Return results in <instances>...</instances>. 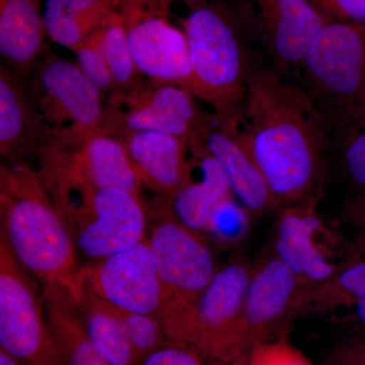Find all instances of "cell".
<instances>
[{"label":"cell","instance_id":"cell-25","mask_svg":"<svg viewBox=\"0 0 365 365\" xmlns=\"http://www.w3.org/2000/svg\"><path fill=\"white\" fill-rule=\"evenodd\" d=\"M365 297V256H355L336 275L302 292L294 318L354 307Z\"/></svg>","mask_w":365,"mask_h":365},{"label":"cell","instance_id":"cell-33","mask_svg":"<svg viewBox=\"0 0 365 365\" xmlns=\"http://www.w3.org/2000/svg\"><path fill=\"white\" fill-rule=\"evenodd\" d=\"M329 21L365 24V0H309Z\"/></svg>","mask_w":365,"mask_h":365},{"label":"cell","instance_id":"cell-23","mask_svg":"<svg viewBox=\"0 0 365 365\" xmlns=\"http://www.w3.org/2000/svg\"><path fill=\"white\" fill-rule=\"evenodd\" d=\"M41 294L64 365H114L91 344L78 309L66 292L43 287Z\"/></svg>","mask_w":365,"mask_h":365},{"label":"cell","instance_id":"cell-2","mask_svg":"<svg viewBox=\"0 0 365 365\" xmlns=\"http://www.w3.org/2000/svg\"><path fill=\"white\" fill-rule=\"evenodd\" d=\"M0 234L43 287L73 295L79 282L78 247L37 170L23 160L0 163Z\"/></svg>","mask_w":365,"mask_h":365},{"label":"cell","instance_id":"cell-30","mask_svg":"<svg viewBox=\"0 0 365 365\" xmlns=\"http://www.w3.org/2000/svg\"><path fill=\"white\" fill-rule=\"evenodd\" d=\"M343 163L346 172L361 190H365V120L343 125Z\"/></svg>","mask_w":365,"mask_h":365},{"label":"cell","instance_id":"cell-18","mask_svg":"<svg viewBox=\"0 0 365 365\" xmlns=\"http://www.w3.org/2000/svg\"><path fill=\"white\" fill-rule=\"evenodd\" d=\"M144 186L170 198L184 179L189 155V138L143 130L119 136Z\"/></svg>","mask_w":365,"mask_h":365},{"label":"cell","instance_id":"cell-31","mask_svg":"<svg viewBox=\"0 0 365 365\" xmlns=\"http://www.w3.org/2000/svg\"><path fill=\"white\" fill-rule=\"evenodd\" d=\"M141 365H222L191 346L173 342L143 360Z\"/></svg>","mask_w":365,"mask_h":365},{"label":"cell","instance_id":"cell-19","mask_svg":"<svg viewBox=\"0 0 365 365\" xmlns=\"http://www.w3.org/2000/svg\"><path fill=\"white\" fill-rule=\"evenodd\" d=\"M47 39L41 0H0V55L4 66L28 81L47 55Z\"/></svg>","mask_w":365,"mask_h":365},{"label":"cell","instance_id":"cell-28","mask_svg":"<svg viewBox=\"0 0 365 365\" xmlns=\"http://www.w3.org/2000/svg\"><path fill=\"white\" fill-rule=\"evenodd\" d=\"M98 26L72 52L76 54V63L78 64L81 71L103 93L110 95L113 91H116V85L101 44Z\"/></svg>","mask_w":365,"mask_h":365},{"label":"cell","instance_id":"cell-20","mask_svg":"<svg viewBox=\"0 0 365 365\" xmlns=\"http://www.w3.org/2000/svg\"><path fill=\"white\" fill-rule=\"evenodd\" d=\"M61 150L72 172L88 186L140 196L143 182L121 137L100 131L78 148Z\"/></svg>","mask_w":365,"mask_h":365},{"label":"cell","instance_id":"cell-34","mask_svg":"<svg viewBox=\"0 0 365 365\" xmlns=\"http://www.w3.org/2000/svg\"><path fill=\"white\" fill-rule=\"evenodd\" d=\"M324 365H365V332L355 333L334 346Z\"/></svg>","mask_w":365,"mask_h":365},{"label":"cell","instance_id":"cell-5","mask_svg":"<svg viewBox=\"0 0 365 365\" xmlns=\"http://www.w3.org/2000/svg\"><path fill=\"white\" fill-rule=\"evenodd\" d=\"M26 85L39 126L41 148H76L102 130L105 93L76 62L46 55Z\"/></svg>","mask_w":365,"mask_h":365},{"label":"cell","instance_id":"cell-1","mask_svg":"<svg viewBox=\"0 0 365 365\" xmlns=\"http://www.w3.org/2000/svg\"><path fill=\"white\" fill-rule=\"evenodd\" d=\"M240 133L267 182L273 207L314 199L325 167L326 126L306 91L278 72L250 69Z\"/></svg>","mask_w":365,"mask_h":365},{"label":"cell","instance_id":"cell-17","mask_svg":"<svg viewBox=\"0 0 365 365\" xmlns=\"http://www.w3.org/2000/svg\"><path fill=\"white\" fill-rule=\"evenodd\" d=\"M232 196L222 165L200 139L192 134L184 179L169 198L173 215L185 227L203 234L207 232L215 211Z\"/></svg>","mask_w":365,"mask_h":365},{"label":"cell","instance_id":"cell-4","mask_svg":"<svg viewBox=\"0 0 365 365\" xmlns=\"http://www.w3.org/2000/svg\"><path fill=\"white\" fill-rule=\"evenodd\" d=\"M252 268L234 261L218 268L194 299H168L157 318L168 337L230 364L247 352L246 295Z\"/></svg>","mask_w":365,"mask_h":365},{"label":"cell","instance_id":"cell-29","mask_svg":"<svg viewBox=\"0 0 365 365\" xmlns=\"http://www.w3.org/2000/svg\"><path fill=\"white\" fill-rule=\"evenodd\" d=\"M245 365H313L284 338L267 341L247 351Z\"/></svg>","mask_w":365,"mask_h":365},{"label":"cell","instance_id":"cell-13","mask_svg":"<svg viewBox=\"0 0 365 365\" xmlns=\"http://www.w3.org/2000/svg\"><path fill=\"white\" fill-rule=\"evenodd\" d=\"M148 227L141 196L126 190L100 189L91 199L88 220L73 237L78 251L98 260L144 241Z\"/></svg>","mask_w":365,"mask_h":365},{"label":"cell","instance_id":"cell-10","mask_svg":"<svg viewBox=\"0 0 365 365\" xmlns=\"http://www.w3.org/2000/svg\"><path fill=\"white\" fill-rule=\"evenodd\" d=\"M146 240L157 260L165 299H194L217 272L215 255L202 234L185 227L170 207L153 218Z\"/></svg>","mask_w":365,"mask_h":365},{"label":"cell","instance_id":"cell-11","mask_svg":"<svg viewBox=\"0 0 365 365\" xmlns=\"http://www.w3.org/2000/svg\"><path fill=\"white\" fill-rule=\"evenodd\" d=\"M93 289L127 311L157 317L165 300L157 260L148 240L81 268Z\"/></svg>","mask_w":365,"mask_h":365},{"label":"cell","instance_id":"cell-21","mask_svg":"<svg viewBox=\"0 0 365 365\" xmlns=\"http://www.w3.org/2000/svg\"><path fill=\"white\" fill-rule=\"evenodd\" d=\"M42 139L26 79L0 66V153L6 162L39 151Z\"/></svg>","mask_w":365,"mask_h":365},{"label":"cell","instance_id":"cell-24","mask_svg":"<svg viewBox=\"0 0 365 365\" xmlns=\"http://www.w3.org/2000/svg\"><path fill=\"white\" fill-rule=\"evenodd\" d=\"M114 9V0H43L46 32L53 43L73 51Z\"/></svg>","mask_w":365,"mask_h":365},{"label":"cell","instance_id":"cell-15","mask_svg":"<svg viewBox=\"0 0 365 365\" xmlns=\"http://www.w3.org/2000/svg\"><path fill=\"white\" fill-rule=\"evenodd\" d=\"M193 134L222 165L232 195L249 215L273 208L267 182L242 141L240 122H225L213 114H203Z\"/></svg>","mask_w":365,"mask_h":365},{"label":"cell","instance_id":"cell-37","mask_svg":"<svg viewBox=\"0 0 365 365\" xmlns=\"http://www.w3.org/2000/svg\"><path fill=\"white\" fill-rule=\"evenodd\" d=\"M351 321L356 325V333L365 332V297L355 304Z\"/></svg>","mask_w":365,"mask_h":365},{"label":"cell","instance_id":"cell-22","mask_svg":"<svg viewBox=\"0 0 365 365\" xmlns=\"http://www.w3.org/2000/svg\"><path fill=\"white\" fill-rule=\"evenodd\" d=\"M71 299L83 319L91 344L108 361L114 365H141L113 304L93 289L83 270Z\"/></svg>","mask_w":365,"mask_h":365},{"label":"cell","instance_id":"cell-6","mask_svg":"<svg viewBox=\"0 0 365 365\" xmlns=\"http://www.w3.org/2000/svg\"><path fill=\"white\" fill-rule=\"evenodd\" d=\"M0 349L24 365H64L42 294L0 234Z\"/></svg>","mask_w":365,"mask_h":365},{"label":"cell","instance_id":"cell-12","mask_svg":"<svg viewBox=\"0 0 365 365\" xmlns=\"http://www.w3.org/2000/svg\"><path fill=\"white\" fill-rule=\"evenodd\" d=\"M330 230L316 210V198L284 208L276 223L273 254L307 289L332 278L346 265L330 253Z\"/></svg>","mask_w":365,"mask_h":365},{"label":"cell","instance_id":"cell-9","mask_svg":"<svg viewBox=\"0 0 365 365\" xmlns=\"http://www.w3.org/2000/svg\"><path fill=\"white\" fill-rule=\"evenodd\" d=\"M302 67L314 91L339 116L365 95V24L329 21L307 50Z\"/></svg>","mask_w":365,"mask_h":365},{"label":"cell","instance_id":"cell-36","mask_svg":"<svg viewBox=\"0 0 365 365\" xmlns=\"http://www.w3.org/2000/svg\"><path fill=\"white\" fill-rule=\"evenodd\" d=\"M338 119L342 125L352 123V122L364 121L365 120V95L360 98L359 102L350 106L349 108L341 113Z\"/></svg>","mask_w":365,"mask_h":365},{"label":"cell","instance_id":"cell-26","mask_svg":"<svg viewBox=\"0 0 365 365\" xmlns=\"http://www.w3.org/2000/svg\"><path fill=\"white\" fill-rule=\"evenodd\" d=\"M101 44L104 50L108 66L114 78L116 91L130 88L143 79L137 68L121 16L116 9H112L105 21L98 26Z\"/></svg>","mask_w":365,"mask_h":365},{"label":"cell","instance_id":"cell-7","mask_svg":"<svg viewBox=\"0 0 365 365\" xmlns=\"http://www.w3.org/2000/svg\"><path fill=\"white\" fill-rule=\"evenodd\" d=\"M176 1L114 0V6L121 16L134 61L143 78L189 90L191 66L186 36L172 23Z\"/></svg>","mask_w":365,"mask_h":365},{"label":"cell","instance_id":"cell-39","mask_svg":"<svg viewBox=\"0 0 365 365\" xmlns=\"http://www.w3.org/2000/svg\"><path fill=\"white\" fill-rule=\"evenodd\" d=\"M0 365H24L18 359L7 354L6 351L0 349Z\"/></svg>","mask_w":365,"mask_h":365},{"label":"cell","instance_id":"cell-16","mask_svg":"<svg viewBox=\"0 0 365 365\" xmlns=\"http://www.w3.org/2000/svg\"><path fill=\"white\" fill-rule=\"evenodd\" d=\"M256 26L278 66H302L317 36L329 23L309 0H252Z\"/></svg>","mask_w":365,"mask_h":365},{"label":"cell","instance_id":"cell-32","mask_svg":"<svg viewBox=\"0 0 365 365\" xmlns=\"http://www.w3.org/2000/svg\"><path fill=\"white\" fill-rule=\"evenodd\" d=\"M246 210L241 211L232 200V196L218 207L213 215L208 232L225 240L237 239L242 234L247 225Z\"/></svg>","mask_w":365,"mask_h":365},{"label":"cell","instance_id":"cell-40","mask_svg":"<svg viewBox=\"0 0 365 365\" xmlns=\"http://www.w3.org/2000/svg\"><path fill=\"white\" fill-rule=\"evenodd\" d=\"M247 352L242 353L241 356L230 364H222V365H245L246 364Z\"/></svg>","mask_w":365,"mask_h":365},{"label":"cell","instance_id":"cell-35","mask_svg":"<svg viewBox=\"0 0 365 365\" xmlns=\"http://www.w3.org/2000/svg\"><path fill=\"white\" fill-rule=\"evenodd\" d=\"M343 212L350 225L365 232V190H361L347 201Z\"/></svg>","mask_w":365,"mask_h":365},{"label":"cell","instance_id":"cell-14","mask_svg":"<svg viewBox=\"0 0 365 365\" xmlns=\"http://www.w3.org/2000/svg\"><path fill=\"white\" fill-rule=\"evenodd\" d=\"M304 290L299 277L274 254L252 268L246 295L247 351L272 340L274 334L294 321L295 306Z\"/></svg>","mask_w":365,"mask_h":365},{"label":"cell","instance_id":"cell-8","mask_svg":"<svg viewBox=\"0 0 365 365\" xmlns=\"http://www.w3.org/2000/svg\"><path fill=\"white\" fill-rule=\"evenodd\" d=\"M202 115L188 88L144 78L135 86L110 93L101 131L121 136L153 130L190 138Z\"/></svg>","mask_w":365,"mask_h":365},{"label":"cell","instance_id":"cell-38","mask_svg":"<svg viewBox=\"0 0 365 365\" xmlns=\"http://www.w3.org/2000/svg\"><path fill=\"white\" fill-rule=\"evenodd\" d=\"M353 252L357 255V256H365V232H360L359 237H357L356 242H355L354 248Z\"/></svg>","mask_w":365,"mask_h":365},{"label":"cell","instance_id":"cell-3","mask_svg":"<svg viewBox=\"0 0 365 365\" xmlns=\"http://www.w3.org/2000/svg\"><path fill=\"white\" fill-rule=\"evenodd\" d=\"M184 13H173L188 44L194 97L210 106L225 122L239 123L246 102L248 66L232 16L207 0H180Z\"/></svg>","mask_w":365,"mask_h":365},{"label":"cell","instance_id":"cell-27","mask_svg":"<svg viewBox=\"0 0 365 365\" xmlns=\"http://www.w3.org/2000/svg\"><path fill=\"white\" fill-rule=\"evenodd\" d=\"M113 309L141 364L151 353L175 342L168 337L157 317L127 311L114 304Z\"/></svg>","mask_w":365,"mask_h":365}]
</instances>
